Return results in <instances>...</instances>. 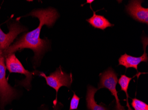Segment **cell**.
Here are the masks:
<instances>
[{
  "label": "cell",
  "instance_id": "3",
  "mask_svg": "<svg viewBox=\"0 0 148 110\" xmlns=\"http://www.w3.org/2000/svg\"><path fill=\"white\" fill-rule=\"evenodd\" d=\"M5 59L6 67L10 73H18L25 76V80L20 81L18 84L25 88L28 90H29L31 88V83L35 72H30L26 70L20 60L16 57L14 53L7 55L5 57Z\"/></svg>",
  "mask_w": 148,
  "mask_h": 110
},
{
  "label": "cell",
  "instance_id": "13",
  "mask_svg": "<svg viewBox=\"0 0 148 110\" xmlns=\"http://www.w3.org/2000/svg\"><path fill=\"white\" fill-rule=\"evenodd\" d=\"M79 101V97L74 92L71 101L69 110H77Z\"/></svg>",
  "mask_w": 148,
  "mask_h": 110
},
{
  "label": "cell",
  "instance_id": "4",
  "mask_svg": "<svg viewBox=\"0 0 148 110\" xmlns=\"http://www.w3.org/2000/svg\"><path fill=\"white\" fill-rule=\"evenodd\" d=\"M99 83L98 85V89L106 88L111 92V94L115 97L116 105L115 110H125L123 106L121 105L116 90V85L118 83V74L111 67L101 73L99 75Z\"/></svg>",
  "mask_w": 148,
  "mask_h": 110
},
{
  "label": "cell",
  "instance_id": "14",
  "mask_svg": "<svg viewBox=\"0 0 148 110\" xmlns=\"http://www.w3.org/2000/svg\"><path fill=\"white\" fill-rule=\"evenodd\" d=\"M12 110V109H11V110Z\"/></svg>",
  "mask_w": 148,
  "mask_h": 110
},
{
  "label": "cell",
  "instance_id": "8",
  "mask_svg": "<svg viewBox=\"0 0 148 110\" xmlns=\"http://www.w3.org/2000/svg\"><path fill=\"white\" fill-rule=\"evenodd\" d=\"M142 43L143 46L144 53L140 57H134L127 54L126 53L122 56L119 59V65H122L125 67L126 69L129 68H133L138 71V65L141 62H147L148 56L146 53V47L148 45V38L143 37Z\"/></svg>",
  "mask_w": 148,
  "mask_h": 110
},
{
  "label": "cell",
  "instance_id": "12",
  "mask_svg": "<svg viewBox=\"0 0 148 110\" xmlns=\"http://www.w3.org/2000/svg\"><path fill=\"white\" fill-rule=\"evenodd\" d=\"M131 105L134 110H148V105L136 98L132 99Z\"/></svg>",
  "mask_w": 148,
  "mask_h": 110
},
{
  "label": "cell",
  "instance_id": "7",
  "mask_svg": "<svg viewBox=\"0 0 148 110\" xmlns=\"http://www.w3.org/2000/svg\"><path fill=\"white\" fill-rule=\"evenodd\" d=\"M143 1L140 0L130 1L125 6L127 13L136 21L148 24V9L142 6Z\"/></svg>",
  "mask_w": 148,
  "mask_h": 110
},
{
  "label": "cell",
  "instance_id": "10",
  "mask_svg": "<svg viewBox=\"0 0 148 110\" xmlns=\"http://www.w3.org/2000/svg\"><path fill=\"white\" fill-rule=\"evenodd\" d=\"M99 89L93 86H87L86 92V105L88 110H108L102 105H98L95 100V95Z\"/></svg>",
  "mask_w": 148,
  "mask_h": 110
},
{
  "label": "cell",
  "instance_id": "1",
  "mask_svg": "<svg viewBox=\"0 0 148 110\" xmlns=\"http://www.w3.org/2000/svg\"><path fill=\"white\" fill-rule=\"evenodd\" d=\"M31 16L39 20V25L35 29L22 34L9 48L2 51L4 57L10 54L25 49H31L34 53L33 61L35 67L40 65V61L50 47V42L46 39L40 38V34L43 26L49 28L52 27L60 15L56 9L52 7L47 9H34L25 16Z\"/></svg>",
  "mask_w": 148,
  "mask_h": 110
},
{
  "label": "cell",
  "instance_id": "5",
  "mask_svg": "<svg viewBox=\"0 0 148 110\" xmlns=\"http://www.w3.org/2000/svg\"><path fill=\"white\" fill-rule=\"evenodd\" d=\"M40 76L45 79L48 86L55 89L56 92V101L60 88L62 86L70 88L73 82L72 74H66L62 70L61 66L57 68L55 72L51 73L48 76L43 72H40Z\"/></svg>",
  "mask_w": 148,
  "mask_h": 110
},
{
  "label": "cell",
  "instance_id": "2",
  "mask_svg": "<svg viewBox=\"0 0 148 110\" xmlns=\"http://www.w3.org/2000/svg\"><path fill=\"white\" fill-rule=\"evenodd\" d=\"M5 59L2 51L0 50V109L3 110L5 107L18 97V92L8 83L6 78Z\"/></svg>",
  "mask_w": 148,
  "mask_h": 110
},
{
  "label": "cell",
  "instance_id": "6",
  "mask_svg": "<svg viewBox=\"0 0 148 110\" xmlns=\"http://www.w3.org/2000/svg\"><path fill=\"white\" fill-rule=\"evenodd\" d=\"M9 32L5 34L0 26V50L4 51L9 48L19 34L28 31V29L22 25L19 19L11 21L8 24Z\"/></svg>",
  "mask_w": 148,
  "mask_h": 110
},
{
  "label": "cell",
  "instance_id": "11",
  "mask_svg": "<svg viewBox=\"0 0 148 110\" xmlns=\"http://www.w3.org/2000/svg\"><path fill=\"white\" fill-rule=\"evenodd\" d=\"M142 74H145V73H138V74H136L135 76H134L133 77L129 78L128 77L126 76L125 75H121L120 78H119V84L120 86L121 89V90L123 91L124 92H125V94L126 95V102H127V105L126 106L128 107V110H133L131 109V107H130V106L129 103V96L128 93V89L130 83V81H131L132 79L135 77L137 76L138 78L139 76L140 75Z\"/></svg>",
  "mask_w": 148,
  "mask_h": 110
},
{
  "label": "cell",
  "instance_id": "9",
  "mask_svg": "<svg viewBox=\"0 0 148 110\" xmlns=\"http://www.w3.org/2000/svg\"><path fill=\"white\" fill-rule=\"evenodd\" d=\"M90 4V8L93 11V15L90 18L86 19L87 21L91 26L95 29L104 30L107 27H113L114 25L111 24L108 20L103 16L99 15L96 14V11H94Z\"/></svg>",
  "mask_w": 148,
  "mask_h": 110
}]
</instances>
